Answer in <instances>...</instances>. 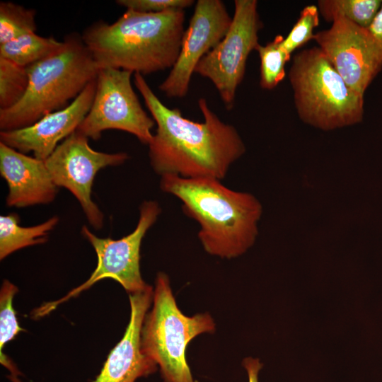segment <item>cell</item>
I'll return each instance as SVG.
<instances>
[{"label":"cell","mask_w":382,"mask_h":382,"mask_svg":"<svg viewBox=\"0 0 382 382\" xmlns=\"http://www.w3.org/2000/svg\"><path fill=\"white\" fill-rule=\"evenodd\" d=\"M0 174L6 181V204L17 208L52 202L57 186L45 161L21 153L0 141Z\"/></svg>","instance_id":"15"},{"label":"cell","mask_w":382,"mask_h":382,"mask_svg":"<svg viewBox=\"0 0 382 382\" xmlns=\"http://www.w3.org/2000/svg\"><path fill=\"white\" fill-rule=\"evenodd\" d=\"M96 88V79L66 107L47 114L27 127L1 131L0 141L23 154L32 151L34 157L45 161L59 141L76 131L91 107Z\"/></svg>","instance_id":"13"},{"label":"cell","mask_w":382,"mask_h":382,"mask_svg":"<svg viewBox=\"0 0 382 382\" xmlns=\"http://www.w3.org/2000/svg\"><path fill=\"white\" fill-rule=\"evenodd\" d=\"M283 39L277 35L265 45L259 44L255 50L260 59V86L262 89H274L286 76L285 65L291 55L282 46Z\"/></svg>","instance_id":"20"},{"label":"cell","mask_w":382,"mask_h":382,"mask_svg":"<svg viewBox=\"0 0 382 382\" xmlns=\"http://www.w3.org/2000/svg\"><path fill=\"white\" fill-rule=\"evenodd\" d=\"M154 289L129 294L130 318L122 338L110 352L93 382H136L158 370V365L141 349V331L152 304Z\"/></svg>","instance_id":"14"},{"label":"cell","mask_w":382,"mask_h":382,"mask_svg":"<svg viewBox=\"0 0 382 382\" xmlns=\"http://www.w3.org/2000/svg\"><path fill=\"white\" fill-rule=\"evenodd\" d=\"M59 221L54 216L38 225L23 227L19 225L20 217L16 213L0 216V260L13 252L47 241L49 233Z\"/></svg>","instance_id":"16"},{"label":"cell","mask_w":382,"mask_h":382,"mask_svg":"<svg viewBox=\"0 0 382 382\" xmlns=\"http://www.w3.org/2000/svg\"><path fill=\"white\" fill-rule=\"evenodd\" d=\"M160 187L182 202L183 212L199 226L198 238L209 255L231 259L255 243L262 206L248 192L233 190L214 178L161 176Z\"/></svg>","instance_id":"3"},{"label":"cell","mask_w":382,"mask_h":382,"mask_svg":"<svg viewBox=\"0 0 382 382\" xmlns=\"http://www.w3.org/2000/svg\"><path fill=\"white\" fill-rule=\"evenodd\" d=\"M7 378L11 382H23L18 376L9 374Z\"/></svg>","instance_id":"27"},{"label":"cell","mask_w":382,"mask_h":382,"mask_svg":"<svg viewBox=\"0 0 382 382\" xmlns=\"http://www.w3.org/2000/svg\"><path fill=\"white\" fill-rule=\"evenodd\" d=\"M128 158L125 152L109 154L93 149L88 138L76 131L63 140L45 161L54 184L71 192L89 224L100 229L103 226L104 215L91 199L95 177L100 170L121 165Z\"/></svg>","instance_id":"10"},{"label":"cell","mask_w":382,"mask_h":382,"mask_svg":"<svg viewBox=\"0 0 382 382\" xmlns=\"http://www.w3.org/2000/svg\"><path fill=\"white\" fill-rule=\"evenodd\" d=\"M263 23L256 0L234 1L231 25L221 41L197 64L195 73L209 79L224 106L231 110L250 53L255 50Z\"/></svg>","instance_id":"8"},{"label":"cell","mask_w":382,"mask_h":382,"mask_svg":"<svg viewBox=\"0 0 382 382\" xmlns=\"http://www.w3.org/2000/svg\"><path fill=\"white\" fill-rule=\"evenodd\" d=\"M36 11L11 1L0 3V45L35 33Z\"/></svg>","instance_id":"21"},{"label":"cell","mask_w":382,"mask_h":382,"mask_svg":"<svg viewBox=\"0 0 382 382\" xmlns=\"http://www.w3.org/2000/svg\"><path fill=\"white\" fill-rule=\"evenodd\" d=\"M117 4L141 13H162L164 11L182 9L191 6L193 0H117Z\"/></svg>","instance_id":"24"},{"label":"cell","mask_w":382,"mask_h":382,"mask_svg":"<svg viewBox=\"0 0 382 382\" xmlns=\"http://www.w3.org/2000/svg\"><path fill=\"white\" fill-rule=\"evenodd\" d=\"M28 83L27 67L0 57V110L16 105L25 94Z\"/></svg>","instance_id":"22"},{"label":"cell","mask_w":382,"mask_h":382,"mask_svg":"<svg viewBox=\"0 0 382 382\" xmlns=\"http://www.w3.org/2000/svg\"><path fill=\"white\" fill-rule=\"evenodd\" d=\"M288 76L304 123L329 131L362 121L364 95L345 83L318 47L296 54Z\"/></svg>","instance_id":"5"},{"label":"cell","mask_w":382,"mask_h":382,"mask_svg":"<svg viewBox=\"0 0 382 382\" xmlns=\"http://www.w3.org/2000/svg\"><path fill=\"white\" fill-rule=\"evenodd\" d=\"M134 83L156 125L148 146L150 164L158 175L221 180L245 152L236 129L224 122L205 98L198 100L204 121L195 122L180 110L166 107L141 74H134Z\"/></svg>","instance_id":"1"},{"label":"cell","mask_w":382,"mask_h":382,"mask_svg":"<svg viewBox=\"0 0 382 382\" xmlns=\"http://www.w3.org/2000/svg\"><path fill=\"white\" fill-rule=\"evenodd\" d=\"M132 72L114 68L99 69L91 107L76 131L98 140L103 131L117 129L135 136L144 144L152 139L154 120L143 109L135 93Z\"/></svg>","instance_id":"9"},{"label":"cell","mask_w":382,"mask_h":382,"mask_svg":"<svg viewBox=\"0 0 382 382\" xmlns=\"http://www.w3.org/2000/svg\"><path fill=\"white\" fill-rule=\"evenodd\" d=\"M185 10L126 11L114 23L97 21L81 37L99 69L114 68L142 76L172 68L185 32Z\"/></svg>","instance_id":"2"},{"label":"cell","mask_w":382,"mask_h":382,"mask_svg":"<svg viewBox=\"0 0 382 382\" xmlns=\"http://www.w3.org/2000/svg\"><path fill=\"white\" fill-rule=\"evenodd\" d=\"M313 40L345 83L364 95L382 69V49L369 30L338 17Z\"/></svg>","instance_id":"11"},{"label":"cell","mask_w":382,"mask_h":382,"mask_svg":"<svg viewBox=\"0 0 382 382\" xmlns=\"http://www.w3.org/2000/svg\"><path fill=\"white\" fill-rule=\"evenodd\" d=\"M243 366L246 370L248 382H259L258 374L262 367V364L258 359L247 357L243 361Z\"/></svg>","instance_id":"25"},{"label":"cell","mask_w":382,"mask_h":382,"mask_svg":"<svg viewBox=\"0 0 382 382\" xmlns=\"http://www.w3.org/2000/svg\"><path fill=\"white\" fill-rule=\"evenodd\" d=\"M161 209L156 201L141 203L139 216L134 231L117 240L99 238L86 226L81 234L91 244L97 255V265L90 277L73 289L60 299L45 303L31 313V318L39 319L53 311L59 304L77 296L98 281L110 278L118 283L129 294L145 290L149 285L142 279L140 271V249L142 240L148 230L156 221Z\"/></svg>","instance_id":"7"},{"label":"cell","mask_w":382,"mask_h":382,"mask_svg":"<svg viewBox=\"0 0 382 382\" xmlns=\"http://www.w3.org/2000/svg\"><path fill=\"white\" fill-rule=\"evenodd\" d=\"M319 14L318 8L316 5H308L302 9L296 23L282 42V47L289 55L313 40V30L319 25Z\"/></svg>","instance_id":"23"},{"label":"cell","mask_w":382,"mask_h":382,"mask_svg":"<svg viewBox=\"0 0 382 382\" xmlns=\"http://www.w3.org/2000/svg\"><path fill=\"white\" fill-rule=\"evenodd\" d=\"M367 29L382 49V4L373 22Z\"/></svg>","instance_id":"26"},{"label":"cell","mask_w":382,"mask_h":382,"mask_svg":"<svg viewBox=\"0 0 382 382\" xmlns=\"http://www.w3.org/2000/svg\"><path fill=\"white\" fill-rule=\"evenodd\" d=\"M18 287L10 281L4 280L0 290V363L10 374H21L16 364L4 352L6 343L15 339L22 331L18 324L13 301L18 293Z\"/></svg>","instance_id":"19"},{"label":"cell","mask_w":382,"mask_h":382,"mask_svg":"<svg viewBox=\"0 0 382 382\" xmlns=\"http://www.w3.org/2000/svg\"><path fill=\"white\" fill-rule=\"evenodd\" d=\"M381 4V0H319L317 6L326 22L332 23L336 18L342 17L368 28Z\"/></svg>","instance_id":"18"},{"label":"cell","mask_w":382,"mask_h":382,"mask_svg":"<svg viewBox=\"0 0 382 382\" xmlns=\"http://www.w3.org/2000/svg\"><path fill=\"white\" fill-rule=\"evenodd\" d=\"M215 323L207 313L184 315L178 307L168 276L157 273L152 308L141 331V349L158 366L163 382H195L186 359L189 342L213 333Z\"/></svg>","instance_id":"6"},{"label":"cell","mask_w":382,"mask_h":382,"mask_svg":"<svg viewBox=\"0 0 382 382\" xmlns=\"http://www.w3.org/2000/svg\"><path fill=\"white\" fill-rule=\"evenodd\" d=\"M231 21L222 1L198 0L184 32L178 57L158 89L169 98L185 97L197 64L224 37Z\"/></svg>","instance_id":"12"},{"label":"cell","mask_w":382,"mask_h":382,"mask_svg":"<svg viewBox=\"0 0 382 382\" xmlns=\"http://www.w3.org/2000/svg\"><path fill=\"white\" fill-rule=\"evenodd\" d=\"M29 83L14 106L0 110L1 131L27 127L48 113L69 105L97 77L99 68L81 35H66L62 46L27 67Z\"/></svg>","instance_id":"4"},{"label":"cell","mask_w":382,"mask_h":382,"mask_svg":"<svg viewBox=\"0 0 382 382\" xmlns=\"http://www.w3.org/2000/svg\"><path fill=\"white\" fill-rule=\"evenodd\" d=\"M63 45L53 37L30 33L0 45V57L28 67L57 51Z\"/></svg>","instance_id":"17"}]
</instances>
